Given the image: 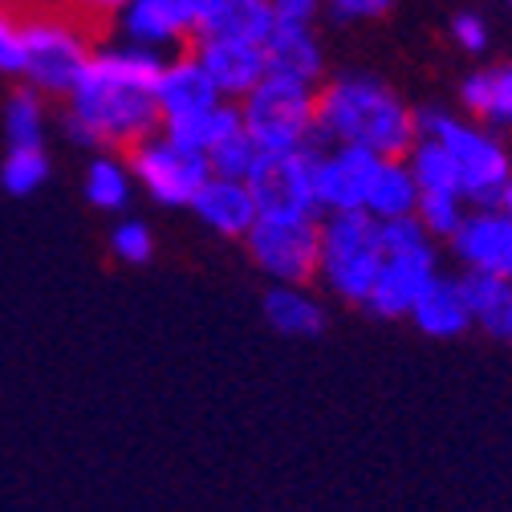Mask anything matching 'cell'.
Here are the masks:
<instances>
[{
  "label": "cell",
  "instance_id": "1",
  "mask_svg": "<svg viewBox=\"0 0 512 512\" xmlns=\"http://www.w3.org/2000/svg\"><path fill=\"white\" fill-rule=\"evenodd\" d=\"M167 53L135 41L94 49L78 86L66 94V131L94 151H131L163 126L155 82Z\"/></svg>",
  "mask_w": 512,
  "mask_h": 512
},
{
  "label": "cell",
  "instance_id": "2",
  "mask_svg": "<svg viewBox=\"0 0 512 512\" xmlns=\"http://www.w3.org/2000/svg\"><path fill=\"white\" fill-rule=\"evenodd\" d=\"M415 106L374 74H338L317 86V143H358L378 155H407L415 143Z\"/></svg>",
  "mask_w": 512,
  "mask_h": 512
},
{
  "label": "cell",
  "instance_id": "3",
  "mask_svg": "<svg viewBox=\"0 0 512 512\" xmlns=\"http://www.w3.org/2000/svg\"><path fill=\"white\" fill-rule=\"evenodd\" d=\"M415 126L419 135H435L447 147L456 163V187L472 208L500 204V191L512 179V147L496 126L443 106H415Z\"/></svg>",
  "mask_w": 512,
  "mask_h": 512
},
{
  "label": "cell",
  "instance_id": "4",
  "mask_svg": "<svg viewBox=\"0 0 512 512\" xmlns=\"http://www.w3.org/2000/svg\"><path fill=\"white\" fill-rule=\"evenodd\" d=\"M387 261L382 248V220L370 212H326L322 216V261L317 281L346 305H366L378 269Z\"/></svg>",
  "mask_w": 512,
  "mask_h": 512
},
{
  "label": "cell",
  "instance_id": "5",
  "mask_svg": "<svg viewBox=\"0 0 512 512\" xmlns=\"http://www.w3.org/2000/svg\"><path fill=\"white\" fill-rule=\"evenodd\" d=\"M240 118L261 151H297L317 143V86L285 74H265L244 98Z\"/></svg>",
  "mask_w": 512,
  "mask_h": 512
},
{
  "label": "cell",
  "instance_id": "6",
  "mask_svg": "<svg viewBox=\"0 0 512 512\" xmlns=\"http://www.w3.org/2000/svg\"><path fill=\"white\" fill-rule=\"evenodd\" d=\"M17 17H21V41H25L21 78L45 98H66L78 86L86 61L94 53L90 37L82 33V25L57 17L49 9H25Z\"/></svg>",
  "mask_w": 512,
  "mask_h": 512
},
{
  "label": "cell",
  "instance_id": "7",
  "mask_svg": "<svg viewBox=\"0 0 512 512\" xmlns=\"http://www.w3.org/2000/svg\"><path fill=\"white\" fill-rule=\"evenodd\" d=\"M317 155L322 143L297 151H265L248 171V187L265 220H309L322 216L317 204Z\"/></svg>",
  "mask_w": 512,
  "mask_h": 512
},
{
  "label": "cell",
  "instance_id": "8",
  "mask_svg": "<svg viewBox=\"0 0 512 512\" xmlns=\"http://www.w3.org/2000/svg\"><path fill=\"white\" fill-rule=\"evenodd\" d=\"M126 163L135 171V183L163 208H191L200 187L212 179V163L204 151H191L163 131L135 143L126 151Z\"/></svg>",
  "mask_w": 512,
  "mask_h": 512
},
{
  "label": "cell",
  "instance_id": "9",
  "mask_svg": "<svg viewBox=\"0 0 512 512\" xmlns=\"http://www.w3.org/2000/svg\"><path fill=\"white\" fill-rule=\"evenodd\" d=\"M248 261L269 281L313 285L322 261V216L309 220H256L244 236Z\"/></svg>",
  "mask_w": 512,
  "mask_h": 512
},
{
  "label": "cell",
  "instance_id": "10",
  "mask_svg": "<svg viewBox=\"0 0 512 512\" xmlns=\"http://www.w3.org/2000/svg\"><path fill=\"white\" fill-rule=\"evenodd\" d=\"M387 155L358 143H326L317 155V204L326 212H366L374 171Z\"/></svg>",
  "mask_w": 512,
  "mask_h": 512
},
{
  "label": "cell",
  "instance_id": "11",
  "mask_svg": "<svg viewBox=\"0 0 512 512\" xmlns=\"http://www.w3.org/2000/svg\"><path fill=\"white\" fill-rule=\"evenodd\" d=\"M435 273H439L435 244L415 248V252H387V261H382L378 281H374L362 309L382 317V322H403V317H411L419 293L431 285Z\"/></svg>",
  "mask_w": 512,
  "mask_h": 512
},
{
  "label": "cell",
  "instance_id": "12",
  "mask_svg": "<svg viewBox=\"0 0 512 512\" xmlns=\"http://www.w3.org/2000/svg\"><path fill=\"white\" fill-rule=\"evenodd\" d=\"M191 53L200 57V66L208 70V78L216 82V90L228 102H240L269 74L265 45L252 37H196L191 41Z\"/></svg>",
  "mask_w": 512,
  "mask_h": 512
},
{
  "label": "cell",
  "instance_id": "13",
  "mask_svg": "<svg viewBox=\"0 0 512 512\" xmlns=\"http://www.w3.org/2000/svg\"><path fill=\"white\" fill-rule=\"evenodd\" d=\"M447 248L460 261V269H488L512 277V220L492 208H468L460 228L447 236Z\"/></svg>",
  "mask_w": 512,
  "mask_h": 512
},
{
  "label": "cell",
  "instance_id": "14",
  "mask_svg": "<svg viewBox=\"0 0 512 512\" xmlns=\"http://www.w3.org/2000/svg\"><path fill=\"white\" fill-rule=\"evenodd\" d=\"M122 41L151 45L163 53L187 49L196 37V17H191V0H131L118 17Z\"/></svg>",
  "mask_w": 512,
  "mask_h": 512
},
{
  "label": "cell",
  "instance_id": "15",
  "mask_svg": "<svg viewBox=\"0 0 512 512\" xmlns=\"http://www.w3.org/2000/svg\"><path fill=\"white\" fill-rule=\"evenodd\" d=\"M191 212H196V220L208 232H216L224 240H244L248 228L261 220V208H256L248 179H232V175H212L200 187V196L191 200Z\"/></svg>",
  "mask_w": 512,
  "mask_h": 512
},
{
  "label": "cell",
  "instance_id": "16",
  "mask_svg": "<svg viewBox=\"0 0 512 512\" xmlns=\"http://www.w3.org/2000/svg\"><path fill=\"white\" fill-rule=\"evenodd\" d=\"M155 98H159V110L163 118H175V114H191V110H204V106H216L224 102V94L216 90V82L208 78V70L200 66V57L187 49H175L167 57V66L155 82Z\"/></svg>",
  "mask_w": 512,
  "mask_h": 512
},
{
  "label": "cell",
  "instance_id": "17",
  "mask_svg": "<svg viewBox=\"0 0 512 512\" xmlns=\"http://www.w3.org/2000/svg\"><path fill=\"white\" fill-rule=\"evenodd\" d=\"M265 61L273 74L285 78H301L322 86L326 82V45L313 33V25H281L273 21V29L265 33Z\"/></svg>",
  "mask_w": 512,
  "mask_h": 512
},
{
  "label": "cell",
  "instance_id": "18",
  "mask_svg": "<svg viewBox=\"0 0 512 512\" xmlns=\"http://www.w3.org/2000/svg\"><path fill=\"white\" fill-rule=\"evenodd\" d=\"M407 322H411L423 338H439V342L468 334L476 322H472V309H468V301H464L460 277L435 273L431 285L419 293V301H415V309H411Z\"/></svg>",
  "mask_w": 512,
  "mask_h": 512
},
{
  "label": "cell",
  "instance_id": "19",
  "mask_svg": "<svg viewBox=\"0 0 512 512\" xmlns=\"http://www.w3.org/2000/svg\"><path fill=\"white\" fill-rule=\"evenodd\" d=\"M265 322L281 334V338H322L326 326H330V313H326V301L313 297L309 285H285V281H273L265 289Z\"/></svg>",
  "mask_w": 512,
  "mask_h": 512
},
{
  "label": "cell",
  "instance_id": "20",
  "mask_svg": "<svg viewBox=\"0 0 512 512\" xmlns=\"http://www.w3.org/2000/svg\"><path fill=\"white\" fill-rule=\"evenodd\" d=\"M191 17H196V37L265 41V33L273 29V5L269 0H191Z\"/></svg>",
  "mask_w": 512,
  "mask_h": 512
},
{
  "label": "cell",
  "instance_id": "21",
  "mask_svg": "<svg viewBox=\"0 0 512 512\" xmlns=\"http://www.w3.org/2000/svg\"><path fill=\"white\" fill-rule=\"evenodd\" d=\"M456 98L468 118H480L496 131H512V61L492 70H472L460 82Z\"/></svg>",
  "mask_w": 512,
  "mask_h": 512
},
{
  "label": "cell",
  "instance_id": "22",
  "mask_svg": "<svg viewBox=\"0 0 512 512\" xmlns=\"http://www.w3.org/2000/svg\"><path fill=\"white\" fill-rule=\"evenodd\" d=\"M236 126H244L240 118V102H216V106H204V110H191V114H175V118H163L159 131L171 135L175 143L191 147V151H212L224 135H232Z\"/></svg>",
  "mask_w": 512,
  "mask_h": 512
},
{
  "label": "cell",
  "instance_id": "23",
  "mask_svg": "<svg viewBox=\"0 0 512 512\" xmlns=\"http://www.w3.org/2000/svg\"><path fill=\"white\" fill-rule=\"evenodd\" d=\"M460 289H464V301L472 309V322L484 334L504 338V322H508V309H512V277L488 273V269H464Z\"/></svg>",
  "mask_w": 512,
  "mask_h": 512
},
{
  "label": "cell",
  "instance_id": "24",
  "mask_svg": "<svg viewBox=\"0 0 512 512\" xmlns=\"http://www.w3.org/2000/svg\"><path fill=\"white\" fill-rule=\"evenodd\" d=\"M419 204V183L415 171L407 167L403 155H387L374 171L370 196H366V212L374 220H395V216H411Z\"/></svg>",
  "mask_w": 512,
  "mask_h": 512
},
{
  "label": "cell",
  "instance_id": "25",
  "mask_svg": "<svg viewBox=\"0 0 512 512\" xmlns=\"http://www.w3.org/2000/svg\"><path fill=\"white\" fill-rule=\"evenodd\" d=\"M135 171L131 163H126V155H114V151H102L90 159L86 167V179H82V191L90 208L98 212H126V204H131L135 196Z\"/></svg>",
  "mask_w": 512,
  "mask_h": 512
},
{
  "label": "cell",
  "instance_id": "26",
  "mask_svg": "<svg viewBox=\"0 0 512 512\" xmlns=\"http://www.w3.org/2000/svg\"><path fill=\"white\" fill-rule=\"evenodd\" d=\"M407 167L415 171L419 191H460L456 187V163L447 155V147L435 135H415V143L407 147Z\"/></svg>",
  "mask_w": 512,
  "mask_h": 512
},
{
  "label": "cell",
  "instance_id": "27",
  "mask_svg": "<svg viewBox=\"0 0 512 512\" xmlns=\"http://www.w3.org/2000/svg\"><path fill=\"white\" fill-rule=\"evenodd\" d=\"M5 135H9V147H41L45 143V94L25 86L9 98Z\"/></svg>",
  "mask_w": 512,
  "mask_h": 512
},
{
  "label": "cell",
  "instance_id": "28",
  "mask_svg": "<svg viewBox=\"0 0 512 512\" xmlns=\"http://www.w3.org/2000/svg\"><path fill=\"white\" fill-rule=\"evenodd\" d=\"M45 179H49L45 147H9L5 163H0V187H5L9 196L25 200L37 187H45Z\"/></svg>",
  "mask_w": 512,
  "mask_h": 512
},
{
  "label": "cell",
  "instance_id": "29",
  "mask_svg": "<svg viewBox=\"0 0 512 512\" xmlns=\"http://www.w3.org/2000/svg\"><path fill=\"white\" fill-rule=\"evenodd\" d=\"M468 200L460 196V191H419V204H415V216L423 220V228L431 232V240L439 244V240H447L456 228H460V220L468 216Z\"/></svg>",
  "mask_w": 512,
  "mask_h": 512
},
{
  "label": "cell",
  "instance_id": "30",
  "mask_svg": "<svg viewBox=\"0 0 512 512\" xmlns=\"http://www.w3.org/2000/svg\"><path fill=\"white\" fill-rule=\"evenodd\" d=\"M261 143L248 135V126H236L232 135H224L212 151H208V163H212V175H232V179H248V171L261 159Z\"/></svg>",
  "mask_w": 512,
  "mask_h": 512
},
{
  "label": "cell",
  "instance_id": "31",
  "mask_svg": "<svg viewBox=\"0 0 512 512\" xmlns=\"http://www.w3.org/2000/svg\"><path fill=\"white\" fill-rule=\"evenodd\" d=\"M110 252H114V261L122 265H147L151 256H155V236L143 220H118L110 228Z\"/></svg>",
  "mask_w": 512,
  "mask_h": 512
},
{
  "label": "cell",
  "instance_id": "32",
  "mask_svg": "<svg viewBox=\"0 0 512 512\" xmlns=\"http://www.w3.org/2000/svg\"><path fill=\"white\" fill-rule=\"evenodd\" d=\"M447 37H452L456 49L468 53V57H480V53L488 49V41H492L488 21H484L480 13H472V9H464V13H456L452 21H447Z\"/></svg>",
  "mask_w": 512,
  "mask_h": 512
},
{
  "label": "cell",
  "instance_id": "33",
  "mask_svg": "<svg viewBox=\"0 0 512 512\" xmlns=\"http://www.w3.org/2000/svg\"><path fill=\"white\" fill-rule=\"evenodd\" d=\"M25 70V41H21V17L0 5V74Z\"/></svg>",
  "mask_w": 512,
  "mask_h": 512
},
{
  "label": "cell",
  "instance_id": "34",
  "mask_svg": "<svg viewBox=\"0 0 512 512\" xmlns=\"http://www.w3.org/2000/svg\"><path fill=\"white\" fill-rule=\"evenodd\" d=\"M395 9V0H326V13L342 25H358V21H378Z\"/></svg>",
  "mask_w": 512,
  "mask_h": 512
},
{
  "label": "cell",
  "instance_id": "35",
  "mask_svg": "<svg viewBox=\"0 0 512 512\" xmlns=\"http://www.w3.org/2000/svg\"><path fill=\"white\" fill-rule=\"evenodd\" d=\"M273 21L281 25H317V17L326 13V0H269Z\"/></svg>",
  "mask_w": 512,
  "mask_h": 512
},
{
  "label": "cell",
  "instance_id": "36",
  "mask_svg": "<svg viewBox=\"0 0 512 512\" xmlns=\"http://www.w3.org/2000/svg\"><path fill=\"white\" fill-rule=\"evenodd\" d=\"M78 5L86 9V13H94V17H118L131 0H78Z\"/></svg>",
  "mask_w": 512,
  "mask_h": 512
},
{
  "label": "cell",
  "instance_id": "37",
  "mask_svg": "<svg viewBox=\"0 0 512 512\" xmlns=\"http://www.w3.org/2000/svg\"><path fill=\"white\" fill-rule=\"evenodd\" d=\"M496 208H500V212L512 220V179L504 183V191H500V204H496Z\"/></svg>",
  "mask_w": 512,
  "mask_h": 512
},
{
  "label": "cell",
  "instance_id": "38",
  "mask_svg": "<svg viewBox=\"0 0 512 512\" xmlns=\"http://www.w3.org/2000/svg\"><path fill=\"white\" fill-rule=\"evenodd\" d=\"M504 342H512V309H508V322H504Z\"/></svg>",
  "mask_w": 512,
  "mask_h": 512
},
{
  "label": "cell",
  "instance_id": "39",
  "mask_svg": "<svg viewBox=\"0 0 512 512\" xmlns=\"http://www.w3.org/2000/svg\"><path fill=\"white\" fill-rule=\"evenodd\" d=\"M504 5H508V13H512V0H504Z\"/></svg>",
  "mask_w": 512,
  "mask_h": 512
}]
</instances>
